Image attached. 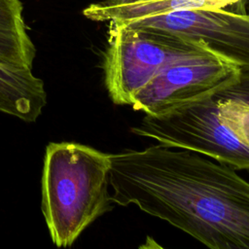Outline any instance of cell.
<instances>
[{
    "mask_svg": "<svg viewBox=\"0 0 249 249\" xmlns=\"http://www.w3.org/2000/svg\"><path fill=\"white\" fill-rule=\"evenodd\" d=\"M208 53L200 44L169 32L110 22L104 56L108 93L115 104L131 105L136 92L164 66Z\"/></svg>",
    "mask_w": 249,
    "mask_h": 249,
    "instance_id": "obj_3",
    "label": "cell"
},
{
    "mask_svg": "<svg viewBox=\"0 0 249 249\" xmlns=\"http://www.w3.org/2000/svg\"><path fill=\"white\" fill-rule=\"evenodd\" d=\"M226 89L165 115H146L131 131L163 146L210 157L234 169H249V149L219 121V104Z\"/></svg>",
    "mask_w": 249,
    "mask_h": 249,
    "instance_id": "obj_4",
    "label": "cell"
},
{
    "mask_svg": "<svg viewBox=\"0 0 249 249\" xmlns=\"http://www.w3.org/2000/svg\"><path fill=\"white\" fill-rule=\"evenodd\" d=\"M120 24L178 35L200 44L213 55L241 71H249V13L246 11L231 8L180 10Z\"/></svg>",
    "mask_w": 249,
    "mask_h": 249,
    "instance_id": "obj_7",
    "label": "cell"
},
{
    "mask_svg": "<svg viewBox=\"0 0 249 249\" xmlns=\"http://www.w3.org/2000/svg\"><path fill=\"white\" fill-rule=\"evenodd\" d=\"M241 72L211 53L177 60L138 90L131 106L149 116L165 115L212 96L238 81Z\"/></svg>",
    "mask_w": 249,
    "mask_h": 249,
    "instance_id": "obj_6",
    "label": "cell"
},
{
    "mask_svg": "<svg viewBox=\"0 0 249 249\" xmlns=\"http://www.w3.org/2000/svg\"><path fill=\"white\" fill-rule=\"evenodd\" d=\"M244 1H245V4H247L249 2V0H244Z\"/></svg>",
    "mask_w": 249,
    "mask_h": 249,
    "instance_id": "obj_8",
    "label": "cell"
},
{
    "mask_svg": "<svg viewBox=\"0 0 249 249\" xmlns=\"http://www.w3.org/2000/svg\"><path fill=\"white\" fill-rule=\"evenodd\" d=\"M112 202L135 205L212 249H249V182L234 168L160 144L110 155Z\"/></svg>",
    "mask_w": 249,
    "mask_h": 249,
    "instance_id": "obj_1",
    "label": "cell"
},
{
    "mask_svg": "<svg viewBox=\"0 0 249 249\" xmlns=\"http://www.w3.org/2000/svg\"><path fill=\"white\" fill-rule=\"evenodd\" d=\"M110 155L72 143H50L42 176V210L53 243L71 246L111 209Z\"/></svg>",
    "mask_w": 249,
    "mask_h": 249,
    "instance_id": "obj_2",
    "label": "cell"
},
{
    "mask_svg": "<svg viewBox=\"0 0 249 249\" xmlns=\"http://www.w3.org/2000/svg\"><path fill=\"white\" fill-rule=\"evenodd\" d=\"M35 47L19 0H0V112L35 122L47 104L43 81L33 74Z\"/></svg>",
    "mask_w": 249,
    "mask_h": 249,
    "instance_id": "obj_5",
    "label": "cell"
}]
</instances>
